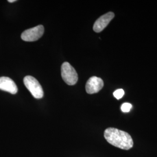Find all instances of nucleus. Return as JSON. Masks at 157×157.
I'll use <instances>...</instances> for the list:
<instances>
[{
    "label": "nucleus",
    "instance_id": "obj_4",
    "mask_svg": "<svg viewBox=\"0 0 157 157\" xmlns=\"http://www.w3.org/2000/svg\"><path fill=\"white\" fill-rule=\"evenodd\" d=\"M44 28L43 25H38L33 28L25 30L21 34V38L25 41H34L39 39L43 35Z\"/></svg>",
    "mask_w": 157,
    "mask_h": 157
},
{
    "label": "nucleus",
    "instance_id": "obj_3",
    "mask_svg": "<svg viewBox=\"0 0 157 157\" xmlns=\"http://www.w3.org/2000/svg\"><path fill=\"white\" fill-rule=\"evenodd\" d=\"M61 76L65 82L70 86L75 85L78 80V75L76 70L67 62L63 63L62 65Z\"/></svg>",
    "mask_w": 157,
    "mask_h": 157
},
{
    "label": "nucleus",
    "instance_id": "obj_7",
    "mask_svg": "<svg viewBox=\"0 0 157 157\" xmlns=\"http://www.w3.org/2000/svg\"><path fill=\"white\" fill-rule=\"evenodd\" d=\"M0 90L9 92L12 94H15L17 92V84L11 78L8 77H1Z\"/></svg>",
    "mask_w": 157,
    "mask_h": 157
},
{
    "label": "nucleus",
    "instance_id": "obj_9",
    "mask_svg": "<svg viewBox=\"0 0 157 157\" xmlns=\"http://www.w3.org/2000/svg\"><path fill=\"white\" fill-rule=\"evenodd\" d=\"M132 108V104L128 103V102H126V103H124L122 105L121 110H122V112H129L130 111Z\"/></svg>",
    "mask_w": 157,
    "mask_h": 157
},
{
    "label": "nucleus",
    "instance_id": "obj_10",
    "mask_svg": "<svg viewBox=\"0 0 157 157\" xmlns=\"http://www.w3.org/2000/svg\"><path fill=\"white\" fill-rule=\"evenodd\" d=\"M9 2H16L17 0H8V1Z\"/></svg>",
    "mask_w": 157,
    "mask_h": 157
},
{
    "label": "nucleus",
    "instance_id": "obj_6",
    "mask_svg": "<svg viewBox=\"0 0 157 157\" xmlns=\"http://www.w3.org/2000/svg\"><path fill=\"white\" fill-rule=\"evenodd\" d=\"M115 17L114 13L112 12H109L106 14L100 17L95 21L94 26L93 30L94 31L99 33L102 32L104 29L107 26V25L112 21V19Z\"/></svg>",
    "mask_w": 157,
    "mask_h": 157
},
{
    "label": "nucleus",
    "instance_id": "obj_5",
    "mask_svg": "<svg viewBox=\"0 0 157 157\" xmlns=\"http://www.w3.org/2000/svg\"><path fill=\"white\" fill-rule=\"evenodd\" d=\"M104 86L103 80L100 78L91 77L86 84V90L88 94H92L98 93Z\"/></svg>",
    "mask_w": 157,
    "mask_h": 157
},
{
    "label": "nucleus",
    "instance_id": "obj_8",
    "mask_svg": "<svg viewBox=\"0 0 157 157\" xmlns=\"http://www.w3.org/2000/svg\"><path fill=\"white\" fill-rule=\"evenodd\" d=\"M124 91L123 89H118L116 91H114L113 93V95L114 97L117 99V100H119L121 98H122V97L124 96Z\"/></svg>",
    "mask_w": 157,
    "mask_h": 157
},
{
    "label": "nucleus",
    "instance_id": "obj_2",
    "mask_svg": "<svg viewBox=\"0 0 157 157\" xmlns=\"http://www.w3.org/2000/svg\"><path fill=\"white\" fill-rule=\"evenodd\" d=\"M23 82L26 87L35 98L40 99L43 98L44 91L41 86L36 78L31 76H27L25 77Z\"/></svg>",
    "mask_w": 157,
    "mask_h": 157
},
{
    "label": "nucleus",
    "instance_id": "obj_1",
    "mask_svg": "<svg viewBox=\"0 0 157 157\" xmlns=\"http://www.w3.org/2000/svg\"><path fill=\"white\" fill-rule=\"evenodd\" d=\"M104 137L112 146L128 150L133 146V141L127 132L113 128H107L104 132Z\"/></svg>",
    "mask_w": 157,
    "mask_h": 157
}]
</instances>
